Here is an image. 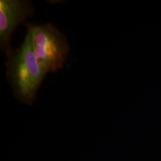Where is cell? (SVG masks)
Wrapping results in <instances>:
<instances>
[{
	"label": "cell",
	"mask_w": 161,
	"mask_h": 161,
	"mask_svg": "<svg viewBox=\"0 0 161 161\" xmlns=\"http://www.w3.org/2000/svg\"><path fill=\"white\" fill-rule=\"evenodd\" d=\"M6 56V77L14 97L22 103L31 105L48 73L38 61L28 32L23 43Z\"/></svg>",
	"instance_id": "1"
},
{
	"label": "cell",
	"mask_w": 161,
	"mask_h": 161,
	"mask_svg": "<svg viewBox=\"0 0 161 161\" xmlns=\"http://www.w3.org/2000/svg\"><path fill=\"white\" fill-rule=\"evenodd\" d=\"M35 56L47 72H55L64 67L70 46L66 36L52 23H26Z\"/></svg>",
	"instance_id": "2"
},
{
	"label": "cell",
	"mask_w": 161,
	"mask_h": 161,
	"mask_svg": "<svg viewBox=\"0 0 161 161\" xmlns=\"http://www.w3.org/2000/svg\"><path fill=\"white\" fill-rule=\"evenodd\" d=\"M34 6L29 0L0 1V50L6 54L13 48L12 37L17 27L33 16Z\"/></svg>",
	"instance_id": "3"
}]
</instances>
